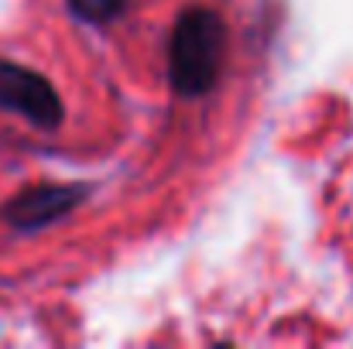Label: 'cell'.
Instances as JSON below:
<instances>
[{"label": "cell", "instance_id": "obj_1", "mask_svg": "<svg viewBox=\"0 0 353 349\" xmlns=\"http://www.w3.org/2000/svg\"><path fill=\"white\" fill-rule=\"evenodd\" d=\"M227 48L223 17L213 7H185L168 38V76L182 96H203L216 86Z\"/></svg>", "mask_w": 353, "mask_h": 349}, {"label": "cell", "instance_id": "obj_2", "mask_svg": "<svg viewBox=\"0 0 353 349\" xmlns=\"http://www.w3.org/2000/svg\"><path fill=\"white\" fill-rule=\"evenodd\" d=\"M0 107L45 127V130L59 127V120H62V103H59V93L52 89V83L45 76H38L24 65L3 62V59H0Z\"/></svg>", "mask_w": 353, "mask_h": 349}, {"label": "cell", "instance_id": "obj_3", "mask_svg": "<svg viewBox=\"0 0 353 349\" xmlns=\"http://www.w3.org/2000/svg\"><path fill=\"white\" fill-rule=\"evenodd\" d=\"M79 199H83L79 189H65V185H38V189L21 192V195L7 206V216H10V223H17L21 230H38V226L59 220L62 213H69Z\"/></svg>", "mask_w": 353, "mask_h": 349}, {"label": "cell", "instance_id": "obj_4", "mask_svg": "<svg viewBox=\"0 0 353 349\" xmlns=\"http://www.w3.org/2000/svg\"><path fill=\"white\" fill-rule=\"evenodd\" d=\"M123 7H127V0H69V10L79 21H90V24L114 21Z\"/></svg>", "mask_w": 353, "mask_h": 349}]
</instances>
